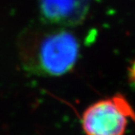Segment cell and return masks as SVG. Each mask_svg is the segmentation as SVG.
Returning a JSON list of instances; mask_svg holds the SVG:
<instances>
[{"label": "cell", "instance_id": "6da1fadb", "mask_svg": "<svg viewBox=\"0 0 135 135\" xmlns=\"http://www.w3.org/2000/svg\"><path fill=\"white\" fill-rule=\"evenodd\" d=\"M23 69L32 75L60 76L69 72L79 57L76 36L64 27L29 28L18 40Z\"/></svg>", "mask_w": 135, "mask_h": 135}, {"label": "cell", "instance_id": "7a4b0ae2", "mask_svg": "<svg viewBox=\"0 0 135 135\" xmlns=\"http://www.w3.org/2000/svg\"><path fill=\"white\" fill-rule=\"evenodd\" d=\"M128 118L135 120V112L122 95H116L89 106L82 126L87 135H124Z\"/></svg>", "mask_w": 135, "mask_h": 135}, {"label": "cell", "instance_id": "3957f363", "mask_svg": "<svg viewBox=\"0 0 135 135\" xmlns=\"http://www.w3.org/2000/svg\"><path fill=\"white\" fill-rule=\"evenodd\" d=\"M90 0H39L41 18L51 25L69 27L85 20Z\"/></svg>", "mask_w": 135, "mask_h": 135}, {"label": "cell", "instance_id": "277c9868", "mask_svg": "<svg viewBox=\"0 0 135 135\" xmlns=\"http://www.w3.org/2000/svg\"><path fill=\"white\" fill-rule=\"evenodd\" d=\"M129 71H130V77L133 81H135V61H134V63L133 64V66L131 67V69H130Z\"/></svg>", "mask_w": 135, "mask_h": 135}]
</instances>
